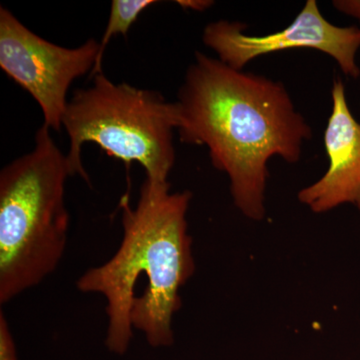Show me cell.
Returning <instances> with one entry per match:
<instances>
[{
	"label": "cell",
	"mask_w": 360,
	"mask_h": 360,
	"mask_svg": "<svg viewBox=\"0 0 360 360\" xmlns=\"http://www.w3.org/2000/svg\"><path fill=\"white\" fill-rule=\"evenodd\" d=\"M175 104L180 141L206 146L229 176L234 205L262 221L269 160L298 162L312 136L285 85L196 51Z\"/></svg>",
	"instance_id": "cell-1"
},
{
	"label": "cell",
	"mask_w": 360,
	"mask_h": 360,
	"mask_svg": "<svg viewBox=\"0 0 360 360\" xmlns=\"http://www.w3.org/2000/svg\"><path fill=\"white\" fill-rule=\"evenodd\" d=\"M193 194L170 193L169 182L144 180L136 205L120 200L123 236L113 257L85 271L78 290L105 298V345L122 355L134 328L150 347L174 345L172 321L181 307L180 288L193 276V239L186 215Z\"/></svg>",
	"instance_id": "cell-2"
},
{
	"label": "cell",
	"mask_w": 360,
	"mask_h": 360,
	"mask_svg": "<svg viewBox=\"0 0 360 360\" xmlns=\"http://www.w3.org/2000/svg\"><path fill=\"white\" fill-rule=\"evenodd\" d=\"M68 158L42 124L30 153L0 172V304L39 285L68 245Z\"/></svg>",
	"instance_id": "cell-3"
},
{
	"label": "cell",
	"mask_w": 360,
	"mask_h": 360,
	"mask_svg": "<svg viewBox=\"0 0 360 360\" xmlns=\"http://www.w3.org/2000/svg\"><path fill=\"white\" fill-rule=\"evenodd\" d=\"M63 127L70 141L66 155L70 175L89 181L82 149L94 142L108 155L141 165L151 181H168L175 163L177 110L160 92L115 84L99 73L91 86L73 94Z\"/></svg>",
	"instance_id": "cell-4"
},
{
	"label": "cell",
	"mask_w": 360,
	"mask_h": 360,
	"mask_svg": "<svg viewBox=\"0 0 360 360\" xmlns=\"http://www.w3.org/2000/svg\"><path fill=\"white\" fill-rule=\"evenodd\" d=\"M98 53L94 39L75 49L59 46L0 7V68L39 103L44 124L51 130L63 129L68 89L77 78L91 75Z\"/></svg>",
	"instance_id": "cell-5"
},
{
	"label": "cell",
	"mask_w": 360,
	"mask_h": 360,
	"mask_svg": "<svg viewBox=\"0 0 360 360\" xmlns=\"http://www.w3.org/2000/svg\"><path fill=\"white\" fill-rule=\"evenodd\" d=\"M245 32V23L213 21L203 30L202 41L217 53V59L236 70H243L250 61L266 54L286 49H311L335 59L347 77H360L356 63L360 27L329 22L315 0H307L295 20L281 32L259 37Z\"/></svg>",
	"instance_id": "cell-6"
},
{
	"label": "cell",
	"mask_w": 360,
	"mask_h": 360,
	"mask_svg": "<svg viewBox=\"0 0 360 360\" xmlns=\"http://www.w3.org/2000/svg\"><path fill=\"white\" fill-rule=\"evenodd\" d=\"M331 101L323 135L328 169L321 179L300 189L297 198L314 213L328 212L343 205H354L360 212V122L348 106L340 78L333 82Z\"/></svg>",
	"instance_id": "cell-7"
},
{
	"label": "cell",
	"mask_w": 360,
	"mask_h": 360,
	"mask_svg": "<svg viewBox=\"0 0 360 360\" xmlns=\"http://www.w3.org/2000/svg\"><path fill=\"white\" fill-rule=\"evenodd\" d=\"M158 4L155 0H113L111 2L110 18L103 39L99 41V53L96 68L92 71V77L103 72V58L108 44L115 35H127L137 18L149 6Z\"/></svg>",
	"instance_id": "cell-8"
},
{
	"label": "cell",
	"mask_w": 360,
	"mask_h": 360,
	"mask_svg": "<svg viewBox=\"0 0 360 360\" xmlns=\"http://www.w3.org/2000/svg\"><path fill=\"white\" fill-rule=\"evenodd\" d=\"M0 360H18L15 342L4 311H0Z\"/></svg>",
	"instance_id": "cell-9"
},
{
	"label": "cell",
	"mask_w": 360,
	"mask_h": 360,
	"mask_svg": "<svg viewBox=\"0 0 360 360\" xmlns=\"http://www.w3.org/2000/svg\"><path fill=\"white\" fill-rule=\"evenodd\" d=\"M333 6L336 11L355 18L360 23V0H335Z\"/></svg>",
	"instance_id": "cell-10"
},
{
	"label": "cell",
	"mask_w": 360,
	"mask_h": 360,
	"mask_svg": "<svg viewBox=\"0 0 360 360\" xmlns=\"http://www.w3.org/2000/svg\"><path fill=\"white\" fill-rule=\"evenodd\" d=\"M176 2L184 8L191 9L194 11H205L214 4L210 0H179Z\"/></svg>",
	"instance_id": "cell-11"
}]
</instances>
